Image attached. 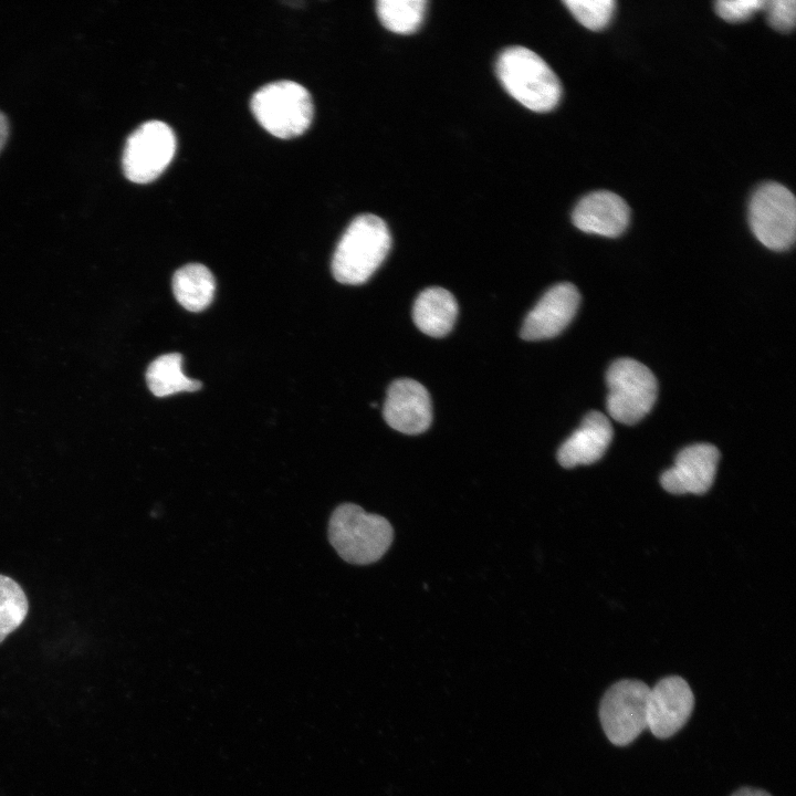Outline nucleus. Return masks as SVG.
Wrapping results in <instances>:
<instances>
[{"label": "nucleus", "mask_w": 796, "mask_h": 796, "mask_svg": "<svg viewBox=\"0 0 796 796\" xmlns=\"http://www.w3.org/2000/svg\"><path fill=\"white\" fill-rule=\"evenodd\" d=\"M579 302L580 295L574 284H555L526 315L521 337L525 341H542L557 336L574 318Z\"/></svg>", "instance_id": "9d476101"}, {"label": "nucleus", "mask_w": 796, "mask_h": 796, "mask_svg": "<svg viewBox=\"0 0 796 796\" xmlns=\"http://www.w3.org/2000/svg\"><path fill=\"white\" fill-rule=\"evenodd\" d=\"M176 136L164 122L149 121L127 138L123 153V170L135 184H147L161 175L174 158Z\"/></svg>", "instance_id": "6e6552de"}, {"label": "nucleus", "mask_w": 796, "mask_h": 796, "mask_svg": "<svg viewBox=\"0 0 796 796\" xmlns=\"http://www.w3.org/2000/svg\"><path fill=\"white\" fill-rule=\"evenodd\" d=\"M9 134L8 119L3 113L0 112V150L3 148Z\"/></svg>", "instance_id": "b1692460"}, {"label": "nucleus", "mask_w": 796, "mask_h": 796, "mask_svg": "<svg viewBox=\"0 0 796 796\" xmlns=\"http://www.w3.org/2000/svg\"><path fill=\"white\" fill-rule=\"evenodd\" d=\"M608 415L624 425L641 420L653 407L658 383L652 371L632 358L616 359L606 374Z\"/></svg>", "instance_id": "39448f33"}, {"label": "nucleus", "mask_w": 796, "mask_h": 796, "mask_svg": "<svg viewBox=\"0 0 796 796\" xmlns=\"http://www.w3.org/2000/svg\"><path fill=\"white\" fill-rule=\"evenodd\" d=\"M426 6L425 0H379L376 2V12L389 31L409 34L421 25Z\"/></svg>", "instance_id": "a211bd4d"}, {"label": "nucleus", "mask_w": 796, "mask_h": 796, "mask_svg": "<svg viewBox=\"0 0 796 796\" xmlns=\"http://www.w3.org/2000/svg\"><path fill=\"white\" fill-rule=\"evenodd\" d=\"M630 210L626 201L615 192L594 191L576 205L572 220L576 228L607 238L620 235L628 227Z\"/></svg>", "instance_id": "ddd939ff"}, {"label": "nucleus", "mask_w": 796, "mask_h": 796, "mask_svg": "<svg viewBox=\"0 0 796 796\" xmlns=\"http://www.w3.org/2000/svg\"><path fill=\"white\" fill-rule=\"evenodd\" d=\"M181 365L182 356L179 353L165 354L153 360L146 371L149 390L157 397L199 390L202 384L187 377L182 373Z\"/></svg>", "instance_id": "f3484780"}, {"label": "nucleus", "mask_w": 796, "mask_h": 796, "mask_svg": "<svg viewBox=\"0 0 796 796\" xmlns=\"http://www.w3.org/2000/svg\"><path fill=\"white\" fill-rule=\"evenodd\" d=\"M260 125L275 137L289 139L302 135L311 125L314 106L311 94L293 81L269 83L250 102Z\"/></svg>", "instance_id": "20e7f679"}, {"label": "nucleus", "mask_w": 796, "mask_h": 796, "mask_svg": "<svg viewBox=\"0 0 796 796\" xmlns=\"http://www.w3.org/2000/svg\"><path fill=\"white\" fill-rule=\"evenodd\" d=\"M768 24L781 32H788L795 25L796 2L794 0L765 1L763 9Z\"/></svg>", "instance_id": "4be33fe9"}, {"label": "nucleus", "mask_w": 796, "mask_h": 796, "mask_svg": "<svg viewBox=\"0 0 796 796\" xmlns=\"http://www.w3.org/2000/svg\"><path fill=\"white\" fill-rule=\"evenodd\" d=\"M612 436L608 418L599 411H590L559 447L557 460L564 468L591 464L605 454Z\"/></svg>", "instance_id": "4468645a"}, {"label": "nucleus", "mask_w": 796, "mask_h": 796, "mask_svg": "<svg viewBox=\"0 0 796 796\" xmlns=\"http://www.w3.org/2000/svg\"><path fill=\"white\" fill-rule=\"evenodd\" d=\"M391 247L385 221L370 213L356 217L341 237L332 259V273L339 283H365L380 266Z\"/></svg>", "instance_id": "f257e3e1"}, {"label": "nucleus", "mask_w": 796, "mask_h": 796, "mask_svg": "<svg viewBox=\"0 0 796 796\" xmlns=\"http://www.w3.org/2000/svg\"><path fill=\"white\" fill-rule=\"evenodd\" d=\"M458 316L454 296L446 289L433 286L423 290L416 298L412 318L416 326L432 337H443L453 327Z\"/></svg>", "instance_id": "2eb2a0df"}, {"label": "nucleus", "mask_w": 796, "mask_h": 796, "mask_svg": "<svg viewBox=\"0 0 796 796\" xmlns=\"http://www.w3.org/2000/svg\"><path fill=\"white\" fill-rule=\"evenodd\" d=\"M693 706L688 682L678 675L666 677L649 691L647 729L658 739H668L688 722Z\"/></svg>", "instance_id": "1a4fd4ad"}, {"label": "nucleus", "mask_w": 796, "mask_h": 796, "mask_svg": "<svg viewBox=\"0 0 796 796\" xmlns=\"http://www.w3.org/2000/svg\"><path fill=\"white\" fill-rule=\"evenodd\" d=\"M748 223L756 239L774 251H785L795 241L796 202L794 195L777 182H765L752 195Z\"/></svg>", "instance_id": "423d86ee"}, {"label": "nucleus", "mask_w": 796, "mask_h": 796, "mask_svg": "<svg viewBox=\"0 0 796 796\" xmlns=\"http://www.w3.org/2000/svg\"><path fill=\"white\" fill-rule=\"evenodd\" d=\"M732 796H772L769 793L752 787H743L736 790Z\"/></svg>", "instance_id": "5701e85b"}, {"label": "nucleus", "mask_w": 796, "mask_h": 796, "mask_svg": "<svg viewBox=\"0 0 796 796\" xmlns=\"http://www.w3.org/2000/svg\"><path fill=\"white\" fill-rule=\"evenodd\" d=\"M216 281L210 270L199 263L178 269L172 276V291L177 302L190 312L207 308L214 295Z\"/></svg>", "instance_id": "dca6fc26"}, {"label": "nucleus", "mask_w": 796, "mask_h": 796, "mask_svg": "<svg viewBox=\"0 0 796 796\" xmlns=\"http://www.w3.org/2000/svg\"><path fill=\"white\" fill-rule=\"evenodd\" d=\"M383 415L389 427L399 432L421 433L432 421L430 395L417 380L396 379L387 390Z\"/></svg>", "instance_id": "f8f14e48"}, {"label": "nucleus", "mask_w": 796, "mask_h": 796, "mask_svg": "<svg viewBox=\"0 0 796 796\" xmlns=\"http://www.w3.org/2000/svg\"><path fill=\"white\" fill-rule=\"evenodd\" d=\"M496 75L505 91L533 112H549L561 100L558 77L540 55L524 46H511L500 53Z\"/></svg>", "instance_id": "f03ea898"}, {"label": "nucleus", "mask_w": 796, "mask_h": 796, "mask_svg": "<svg viewBox=\"0 0 796 796\" xmlns=\"http://www.w3.org/2000/svg\"><path fill=\"white\" fill-rule=\"evenodd\" d=\"M765 0H720L716 13L727 22H743L764 9Z\"/></svg>", "instance_id": "412c9836"}, {"label": "nucleus", "mask_w": 796, "mask_h": 796, "mask_svg": "<svg viewBox=\"0 0 796 796\" xmlns=\"http://www.w3.org/2000/svg\"><path fill=\"white\" fill-rule=\"evenodd\" d=\"M394 537L390 523L383 516L365 512L353 503H343L332 513L328 540L347 563L366 565L378 561Z\"/></svg>", "instance_id": "7ed1b4c3"}, {"label": "nucleus", "mask_w": 796, "mask_h": 796, "mask_svg": "<svg viewBox=\"0 0 796 796\" xmlns=\"http://www.w3.org/2000/svg\"><path fill=\"white\" fill-rule=\"evenodd\" d=\"M564 4L580 24L593 31L607 27L616 7L614 0H566Z\"/></svg>", "instance_id": "aec40b11"}, {"label": "nucleus", "mask_w": 796, "mask_h": 796, "mask_svg": "<svg viewBox=\"0 0 796 796\" xmlns=\"http://www.w3.org/2000/svg\"><path fill=\"white\" fill-rule=\"evenodd\" d=\"M28 614V599L21 586L0 575V643L15 630Z\"/></svg>", "instance_id": "6ab92c4d"}, {"label": "nucleus", "mask_w": 796, "mask_h": 796, "mask_svg": "<svg viewBox=\"0 0 796 796\" xmlns=\"http://www.w3.org/2000/svg\"><path fill=\"white\" fill-rule=\"evenodd\" d=\"M649 691L645 682L625 679L605 692L599 705V719L610 743L626 746L647 729Z\"/></svg>", "instance_id": "0eeeda50"}, {"label": "nucleus", "mask_w": 796, "mask_h": 796, "mask_svg": "<svg viewBox=\"0 0 796 796\" xmlns=\"http://www.w3.org/2000/svg\"><path fill=\"white\" fill-rule=\"evenodd\" d=\"M720 452L710 443H695L682 449L674 464L660 478L662 488L672 494H703L712 486Z\"/></svg>", "instance_id": "9b49d317"}]
</instances>
